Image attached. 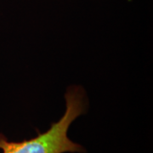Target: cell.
Returning a JSON list of instances; mask_svg holds the SVG:
<instances>
[{"mask_svg": "<svg viewBox=\"0 0 153 153\" xmlns=\"http://www.w3.org/2000/svg\"><path fill=\"white\" fill-rule=\"evenodd\" d=\"M66 111L59 120L53 123L48 130L38 133L34 138L22 141H10L0 134L2 153H83L85 149L73 142L67 135L71 124L87 111L88 99L83 88L71 86L65 94Z\"/></svg>", "mask_w": 153, "mask_h": 153, "instance_id": "1", "label": "cell"}]
</instances>
